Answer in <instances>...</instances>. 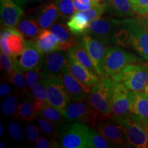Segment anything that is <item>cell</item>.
Here are the masks:
<instances>
[{"label":"cell","mask_w":148,"mask_h":148,"mask_svg":"<svg viewBox=\"0 0 148 148\" xmlns=\"http://www.w3.org/2000/svg\"><path fill=\"white\" fill-rule=\"evenodd\" d=\"M114 38L115 45L132 49L148 61V31L138 20H121Z\"/></svg>","instance_id":"obj_1"},{"label":"cell","mask_w":148,"mask_h":148,"mask_svg":"<svg viewBox=\"0 0 148 148\" xmlns=\"http://www.w3.org/2000/svg\"><path fill=\"white\" fill-rule=\"evenodd\" d=\"M112 79L110 77H100L88 95V100L103 118H111V99Z\"/></svg>","instance_id":"obj_2"},{"label":"cell","mask_w":148,"mask_h":148,"mask_svg":"<svg viewBox=\"0 0 148 148\" xmlns=\"http://www.w3.org/2000/svg\"><path fill=\"white\" fill-rule=\"evenodd\" d=\"M133 92H143L148 83V64H131L110 77Z\"/></svg>","instance_id":"obj_3"},{"label":"cell","mask_w":148,"mask_h":148,"mask_svg":"<svg viewBox=\"0 0 148 148\" xmlns=\"http://www.w3.org/2000/svg\"><path fill=\"white\" fill-rule=\"evenodd\" d=\"M67 121L81 122L90 127H95L103 118L94 108L88 99L70 102L63 112Z\"/></svg>","instance_id":"obj_4"},{"label":"cell","mask_w":148,"mask_h":148,"mask_svg":"<svg viewBox=\"0 0 148 148\" xmlns=\"http://www.w3.org/2000/svg\"><path fill=\"white\" fill-rule=\"evenodd\" d=\"M40 78L47 89L48 103L63 114L71 98L64 87L61 74L53 76L40 74Z\"/></svg>","instance_id":"obj_5"},{"label":"cell","mask_w":148,"mask_h":148,"mask_svg":"<svg viewBox=\"0 0 148 148\" xmlns=\"http://www.w3.org/2000/svg\"><path fill=\"white\" fill-rule=\"evenodd\" d=\"M119 123L124 129L129 145L137 148L148 147V123L130 113Z\"/></svg>","instance_id":"obj_6"},{"label":"cell","mask_w":148,"mask_h":148,"mask_svg":"<svg viewBox=\"0 0 148 148\" xmlns=\"http://www.w3.org/2000/svg\"><path fill=\"white\" fill-rule=\"evenodd\" d=\"M89 128L87 125L81 122H74L72 124H64L60 129L58 140L61 147H86Z\"/></svg>","instance_id":"obj_7"},{"label":"cell","mask_w":148,"mask_h":148,"mask_svg":"<svg viewBox=\"0 0 148 148\" xmlns=\"http://www.w3.org/2000/svg\"><path fill=\"white\" fill-rule=\"evenodd\" d=\"M141 61L136 56L127 52L119 46H110L103 65V75L110 77L128 64H138Z\"/></svg>","instance_id":"obj_8"},{"label":"cell","mask_w":148,"mask_h":148,"mask_svg":"<svg viewBox=\"0 0 148 148\" xmlns=\"http://www.w3.org/2000/svg\"><path fill=\"white\" fill-rule=\"evenodd\" d=\"M132 97V90L127 88L123 83L112 79L111 119L119 123L128 115Z\"/></svg>","instance_id":"obj_9"},{"label":"cell","mask_w":148,"mask_h":148,"mask_svg":"<svg viewBox=\"0 0 148 148\" xmlns=\"http://www.w3.org/2000/svg\"><path fill=\"white\" fill-rule=\"evenodd\" d=\"M121 21L112 17H98L90 22L86 34L95 37L107 45H115V34Z\"/></svg>","instance_id":"obj_10"},{"label":"cell","mask_w":148,"mask_h":148,"mask_svg":"<svg viewBox=\"0 0 148 148\" xmlns=\"http://www.w3.org/2000/svg\"><path fill=\"white\" fill-rule=\"evenodd\" d=\"M78 41L89 54L99 77H104L103 65L110 46L95 37L88 34H84L79 36Z\"/></svg>","instance_id":"obj_11"},{"label":"cell","mask_w":148,"mask_h":148,"mask_svg":"<svg viewBox=\"0 0 148 148\" xmlns=\"http://www.w3.org/2000/svg\"><path fill=\"white\" fill-rule=\"evenodd\" d=\"M45 62V53L37 47L34 40H26L24 49L19 58H16V64L23 71L34 69H42Z\"/></svg>","instance_id":"obj_12"},{"label":"cell","mask_w":148,"mask_h":148,"mask_svg":"<svg viewBox=\"0 0 148 148\" xmlns=\"http://www.w3.org/2000/svg\"><path fill=\"white\" fill-rule=\"evenodd\" d=\"M101 120L95 125V130L108 138L115 145H129L126 134L121 124L111 118Z\"/></svg>","instance_id":"obj_13"},{"label":"cell","mask_w":148,"mask_h":148,"mask_svg":"<svg viewBox=\"0 0 148 148\" xmlns=\"http://www.w3.org/2000/svg\"><path fill=\"white\" fill-rule=\"evenodd\" d=\"M60 74L64 87L71 99L79 101L88 97V93H89L91 88L85 86L74 76L70 71L67 63L64 66Z\"/></svg>","instance_id":"obj_14"},{"label":"cell","mask_w":148,"mask_h":148,"mask_svg":"<svg viewBox=\"0 0 148 148\" xmlns=\"http://www.w3.org/2000/svg\"><path fill=\"white\" fill-rule=\"evenodd\" d=\"M67 64L71 73L83 85L86 87L92 88L93 86L99 82V77L98 75H95L86 69L82 66L72 55L69 49L66 52Z\"/></svg>","instance_id":"obj_15"},{"label":"cell","mask_w":148,"mask_h":148,"mask_svg":"<svg viewBox=\"0 0 148 148\" xmlns=\"http://www.w3.org/2000/svg\"><path fill=\"white\" fill-rule=\"evenodd\" d=\"M1 23L5 27H16L23 15V10L13 0H0Z\"/></svg>","instance_id":"obj_16"},{"label":"cell","mask_w":148,"mask_h":148,"mask_svg":"<svg viewBox=\"0 0 148 148\" xmlns=\"http://www.w3.org/2000/svg\"><path fill=\"white\" fill-rule=\"evenodd\" d=\"M67 63L66 54L62 50H57L46 53L40 74L44 75H58L61 73L64 66Z\"/></svg>","instance_id":"obj_17"},{"label":"cell","mask_w":148,"mask_h":148,"mask_svg":"<svg viewBox=\"0 0 148 148\" xmlns=\"http://www.w3.org/2000/svg\"><path fill=\"white\" fill-rule=\"evenodd\" d=\"M106 12L119 17H130L135 14L132 3L130 0H105Z\"/></svg>","instance_id":"obj_18"},{"label":"cell","mask_w":148,"mask_h":148,"mask_svg":"<svg viewBox=\"0 0 148 148\" xmlns=\"http://www.w3.org/2000/svg\"><path fill=\"white\" fill-rule=\"evenodd\" d=\"M49 29L58 38L60 50L66 51L69 48L73 47L77 41L75 36L72 34L66 24L56 22L49 27Z\"/></svg>","instance_id":"obj_19"},{"label":"cell","mask_w":148,"mask_h":148,"mask_svg":"<svg viewBox=\"0 0 148 148\" xmlns=\"http://www.w3.org/2000/svg\"><path fill=\"white\" fill-rule=\"evenodd\" d=\"M34 40L38 49L44 53L60 50L58 38L50 29H41L39 34Z\"/></svg>","instance_id":"obj_20"},{"label":"cell","mask_w":148,"mask_h":148,"mask_svg":"<svg viewBox=\"0 0 148 148\" xmlns=\"http://www.w3.org/2000/svg\"><path fill=\"white\" fill-rule=\"evenodd\" d=\"M58 15V5L55 1L42 5L38 12L36 21L40 29H48L55 23Z\"/></svg>","instance_id":"obj_21"},{"label":"cell","mask_w":148,"mask_h":148,"mask_svg":"<svg viewBox=\"0 0 148 148\" xmlns=\"http://www.w3.org/2000/svg\"><path fill=\"white\" fill-rule=\"evenodd\" d=\"M130 113L148 123V97L144 92H133Z\"/></svg>","instance_id":"obj_22"},{"label":"cell","mask_w":148,"mask_h":148,"mask_svg":"<svg viewBox=\"0 0 148 148\" xmlns=\"http://www.w3.org/2000/svg\"><path fill=\"white\" fill-rule=\"evenodd\" d=\"M89 23L90 21L82 11H76L66 22V25L72 34L75 36L79 37L86 34Z\"/></svg>","instance_id":"obj_23"},{"label":"cell","mask_w":148,"mask_h":148,"mask_svg":"<svg viewBox=\"0 0 148 148\" xmlns=\"http://www.w3.org/2000/svg\"><path fill=\"white\" fill-rule=\"evenodd\" d=\"M68 49L82 66H84L86 69L91 72L92 74L98 75L97 70L95 69V66L94 65L92 59L90 58L89 54L85 49V48L82 45V44L78 41V40H77L76 42L73 47L69 48Z\"/></svg>","instance_id":"obj_24"},{"label":"cell","mask_w":148,"mask_h":148,"mask_svg":"<svg viewBox=\"0 0 148 148\" xmlns=\"http://www.w3.org/2000/svg\"><path fill=\"white\" fill-rule=\"evenodd\" d=\"M23 35L16 27H12V32L8 37V45L11 51V56L16 58L21 55L25 46Z\"/></svg>","instance_id":"obj_25"},{"label":"cell","mask_w":148,"mask_h":148,"mask_svg":"<svg viewBox=\"0 0 148 148\" xmlns=\"http://www.w3.org/2000/svg\"><path fill=\"white\" fill-rule=\"evenodd\" d=\"M17 27L24 36L32 40H34L41 30L37 21L30 17L21 18L18 22Z\"/></svg>","instance_id":"obj_26"},{"label":"cell","mask_w":148,"mask_h":148,"mask_svg":"<svg viewBox=\"0 0 148 148\" xmlns=\"http://www.w3.org/2000/svg\"><path fill=\"white\" fill-rule=\"evenodd\" d=\"M34 100L28 97L20 103L17 108V115L20 119L28 122L36 119L38 114L34 108Z\"/></svg>","instance_id":"obj_27"},{"label":"cell","mask_w":148,"mask_h":148,"mask_svg":"<svg viewBox=\"0 0 148 148\" xmlns=\"http://www.w3.org/2000/svg\"><path fill=\"white\" fill-rule=\"evenodd\" d=\"M38 115L42 116L49 121L56 125L60 130L64 124H66V119L64 116L56 109L55 107L51 106L50 103H47L42 109V110L40 112Z\"/></svg>","instance_id":"obj_28"},{"label":"cell","mask_w":148,"mask_h":148,"mask_svg":"<svg viewBox=\"0 0 148 148\" xmlns=\"http://www.w3.org/2000/svg\"><path fill=\"white\" fill-rule=\"evenodd\" d=\"M113 143L101 134L95 130H91L89 132L86 147L90 148H108L115 147Z\"/></svg>","instance_id":"obj_29"},{"label":"cell","mask_w":148,"mask_h":148,"mask_svg":"<svg viewBox=\"0 0 148 148\" xmlns=\"http://www.w3.org/2000/svg\"><path fill=\"white\" fill-rule=\"evenodd\" d=\"M13 58L14 61V69L12 71V73L8 75V79L10 81V82H12L14 85H15L16 87L19 88V89L25 91L26 86H27V85L26 79H25V77L24 76L23 73V71H21L18 68L17 64H16V58Z\"/></svg>","instance_id":"obj_30"},{"label":"cell","mask_w":148,"mask_h":148,"mask_svg":"<svg viewBox=\"0 0 148 148\" xmlns=\"http://www.w3.org/2000/svg\"><path fill=\"white\" fill-rule=\"evenodd\" d=\"M37 123L40 130L45 134L53 138H58L60 135V130L52 122L45 119L42 116L38 115L36 117Z\"/></svg>","instance_id":"obj_31"},{"label":"cell","mask_w":148,"mask_h":148,"mask_svg":"<svg viewBox=\"0 0 148 148\" xmlns=\"http://www.w3.org/2000/svg\"><path fill=\"white\" fill-rule=\"evenodd\" d=\"M59 16L61 18H69L75 11L73 0H57Z\"/></svg>","instance_id":"obj_32"},{"label":"cell","mask_w":148,"mask_h":148,"mask_svg":"<svg viewBox=\"0 0 148 148\" xmlns=\"http://www.w3.org/2000/svg\"><path fill=\"white\" fill-rule=\"evenodd\" d=\"M18 108V99L16 96L10 95L3 100L1 110L5 116H10L14 114Z\"/></svg>","instance_id":"obj_33"},{"label":"cell","mask_w":148,"mask_h":148,"mask_svg":"<svg viewBox=\"0 0 148 148\" xmlns=\"http://www.w3.org/2000/svg\"><path fill=\"white\" fill-rule=\"evenodd\" d=\"M105 12H106V5H105L104 2L92 5L90 8L82 11L83 13L84 14V15L86 16V18L90 22L93 19L101 16Z\"/></svg>","instance_id":"obj_34"},{"label":"cell","mask_w":148,"mask_h":148,"mask_svg":"<svg viewBox=\"0 0 148 148\" xmlns=\"http://www.w3.org/2000/svg\"><path fill=\"white\" fill-rule=\"evenodd\" d=\"M31 92L34 99H40V100L48 103L47 91L41 78L40 79L39 82L37 83V84L31 88Z\"/></svg>","instance_id":"obj_35"},{"label":"cell","mask_w":148,"mask_h":148,"mask_svg":"<svg viewBox=\"0 0 148 148\" xmlns=\"http://www.w3.org/2000/svg\"><path fill=\"white\" fill-rule=\"evenodd\" d=\"M0 64H1V69H3L6 73L7 75H8L13 71V58L10 55L3 53V51H1V53H0Z\"/></svg>","instance_id":"obj_36"},{"label":"cell","mask_w":148,"mask_h":148,"mask_svg":"<svg viewBox=\"0 0 148 148\" xmlns=\"http://www.w3.org/2000/svg\"><path fill=\"white\" fill-rule=\"evenodd\" d=\"M40 69H34L25 71V79L27 85L29 88H32L37 83L39 82L40 79Z\"/></svg>","instance_id":"obj_37"},{"label":"cell","mask_w":148,"mask_h":148,"mask_svg":"<svg viewBox=\"0 0 148 148\" xmlns=\"http://www.w3.org/2000/svg\"><path fill=\"white\" fill-rule=\"evenodd\" d=\"M8 132L11 137L16 142L21 141L23 139V130L17 122H11L8 125Z\"/></svg>","instance_id":"obj_38"},{"label":"cell","mask_w":148,"mask_h":148,"mask_svg":"<svg viewBox=\"0 0 148 148\" xmlns=\"http://www.w3.org/2000/svg\"><path fill=\"white\" fill-rule=\"evenodd\" d=\"M25 134L27 140L29 143H36L37 140L40 138V132L38 127L33 124H29L25 128Z\"/></svg>","instance_id":"obj_39"},{"label":"cell","mask_w":148,"mask_h":148,"mask_svg":"<svg viewBox=\"0 0 148 148\" xmlns=\"http://www.w3.org/2000/svg\"><path fill=\"white\" fill-rule=\"evenodd\" d=\"M35 147L36 148H56L60 147V143L59 141H57L55 138L51 140L48 138L40 137L36 143Z\"/></svg>","instance_id":"obj_40"},{"label":"cell","mask_w":148,"mask_h":148,"mask_svg":"<svg viewBox=\"0 0 148 148\" xmlns=\"http://www.w3.org/2000/svg\"><path fill=\"white\" fill-rule=\"evenodd\" d=\"M0 47H1V51L11 56V51L8 45V36L1 35L0 36Z\"/></svg>","instance_id":"obj_41"},{"label":"cell","mask_w":148,"mask_h":148,"mask_svg":"<svg viewBox=\"0 0 148 148\" xmlns=\"http://www.w3.org/2000/svg\"><path fill=\"white\" fill-rule=\"evenodd\" d=\"M74 6H75V11H83L88 10L91 8L92 6V3H89V4H85L81 2L79 0H73Z\"/></svg>","instance_id":"obj_42"},{"label":"cell","mask_w":148,"mask_h":148,"mask_svg":"<svg viewBox=\"0 0 148 148\" xmlns=\"http://www.w3.org/2000/svg\"><path fill=\"white\" fill-rule=\"evenodd\" d=\"M47 102H45V101L40 100V99H34V108H35V110L36 111L37 114H38V115L40 114V112L42 110V109L44 108V107L45 106V105L47 104Z\"/></svg>","instance_id":"obj_43"},{"label":"cell","mask_w":148,"mask_h":148,"mask_svg":"<svg viewBox=\"0 0 148 148\" xmlns=\"http://www.w3.org/2000/svg\"><path fill=\"white\" fill-rule=\"evenodd\" d=\"M134 10L139 16H148V5L144 7H134Z\"/></svg>","instance_id":"obj_44"},{"label":"cell","mask_w":148,"mask_h":148,"mask_svg":"<svg viewBox=\"0 0 148 148\" xmlns=\"http://www.w3.org/2000/svg\"><path fill=\"white\" fill-rule=\"evenodd\" d=\"M10 90L11 88L8 84L3 83L0 85V95L2 96V97L8 95L10 92Z\"/></svg>","instance_id":"obj_45"},{"label":"cell","mask_w":148,"mask_h":148,"mask_svg":"<svg viewBox=\"0 0 148 148\" xmlns=\"http://www.w3.org/2000/svg\"><path fill=\"white\" fill-rule=\"evenodd\" d=\"M132 3L133 7H144L148 5V0H134Z\"/></svg>","instance_id":"obj_46"},{"label":"cell","mask_w":148,"mask_h":148,"mask_svg":"<svg viewBox=\"0 0 148 148\" xmlns=\"http://www.w3.org/2000/svg\"><path fill=\"white\" fill-rule=\"evenodd\" d=\"M138 21L141 23L142 25L148 31V16H139V20Z\"/></svg>","instance_id":"obj_47"},{"label":"cell","mask_w":148,"mask_h":148,"mask_svg":"<svg viewBox=\"0 0 148 148\" xmlns=\"http://www.w3.org/2000/svg\"><path fill=\"white\" fill-rule=\"evenodd\" d=\"M14 1L17 4L21 5V6H23V5H27L30 1H34V0H14Z\"/></svg>","instance_id":"obj_48"},{"label":"cell","mask_w":148,"mask_h":148,"mask_svg":"<svg viewBox=\"0 0 148 148\" xmlns=\"http://www.w3.org/2000/svg\"><path fill=\"white\" fill-rule=\"evenodd\" d=\"M101 0H90V3H91L92 5H95L99 3H101Z\"/></svg>","instance_id":"obj_49"},{"label":"cell","mask_w":148,"mask_h":148,"mask_svg":"<svg viewBox=\"0 0 148 148\" xmlns=\"http://www.w3.org/2000/svg\"><path fill=\"white\" fill-rule=\"evenodd\" d=\"M3 130H4V129H3V126L2 123H0V136H2V134L3 133Z\"/></svg>","instance_id":"obj_50"},{"label":"cell","mask_w":148,"mask_h":148,"mask_svg":"<svg viewBox=\"0 0 148 148\" xmlns=\"http://www.w3.org/2000/svg\"><path fill=\"white\" fill-rule=\"evenodd\" d=\"M81 2H82L83 3H85V4H89L90 3V0H79Z\"/></svg>","instance_id":"obj_51"},{"label":"cell","mask_w":148,"mask_h":148,"mask_svg":"<svg viewBox=\"0 0 148 148\" xmlns=\"http://www.w3.org/2000/svg\"><path fill=\"white\" fill-rule=\"evenodd\" d=\"M0 147H1V148H6L7 147L6 144H5L4 142L1 141V143H0Z\"/></svg>","instance_id":"obj_52"},{"label":"cell","mask_w":148,"mask_h":148,"mask_svg":"<svg viewBox=\"0 0 148 148\" xmlns=\"http://www.w3.org/2000/svg\"><path fill=\"white\" fill-rule=\"evenodd\" d=\"M143 92H145V95H147V97H148V83H147V84L146 85V86H145V89H144V91H143Z\"/></svg>","instance_id":"obj_53"},{"label":"cell","mask_w":148,"mask_h":148,"mask_svg":"<svg viewBox=\"0 0 148 148\" xmlns=\"http://www.w3.org/2000/svg\"><path fill=\"white\" fill-rule=\"evenodd\" d=\"M130 1H131V3H132V1H134V0H130Z\"/></svg>","instance_id":"obj_54"}]
</instances>
